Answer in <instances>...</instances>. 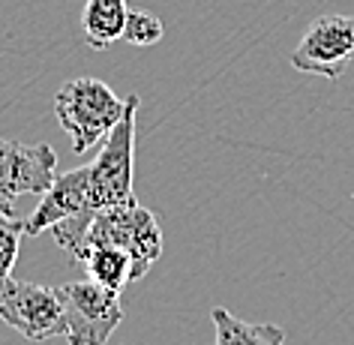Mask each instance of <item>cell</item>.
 Masks as SVG:
<instances>
[{
    "mask_svg": "<svg viewBox=\"0 0 354 345\" xmlns=\"http://www.w3.org/2000/svg\"><path fill=\"white\" fill-rule=\"evenodd\" d=\"M141 100L127 96V109L111 132L102 138L96 159L87 165V216H96L105 207L136 201L132 192V150H136V114Z\"/></svg>",
    "mask_w": 354,
    "mask_h": 345,
    "instance_id": "6da1fadb",
    "label": "cell"
},
{
    "mask_svg": "<svg viewBox=\"0 0 354 345\" xmlns=\"http://www.w3.org/2000/svg\"><path fill=\"white\" fill-rule=\"evenodd\" d=\"M127 100H120L100 78H73L55 96V118L73 141V153H87L120 120Z\"/></svg>",
    "mask_w": 354,
    "mask_h": 345,
    "instance_id": "7a4b0ae2",
    "label": "cell"
},
{
    "mask_svg": "<svg viewBox=\"0 0 354 345\" xmlns=\"http://www.w3.org/2000/svg\"><path fill=\"white\" fill-rule=\"evenodd\" d=\"M91 246H118V250H127L132 255V261H136L138 277H145L153 268V261H159V255H162V232H159L156 216L147 207H141L138 201H129V205L105 207L91 219L75 261Z\"/></svg>",
    "mask_w": 354,
    "mask_h": 345,
    "instance_id": "3957f363",
    "label": "cell"
},
{
    "mask_svg": "<svg viewBox=\"0 0 354 345\" xmlns=\"http://www.w3.org/2000/svg\"><path fill=\"white\" fill-rule=\"evenodd\" d=\"M64 304V336L69 345H105L123 321L120 295L96 286L93 279L57 286Z\"/></svg>",
    "mask_w": 354,
    "mask_h": 345,
    "instance_id": "277c9868",
    "label": "cell"
},
{
    "mask_svg": "<svg viewBox=\"0 0 354 345\" xmlns=\"http://www.w3.org/2000/svg\"><path fill=\"white\" fill-rule=\"evenodd\" d=\"M0 318L30 342L64 336V304L57 291L24 279H0Z\"/></svg>",
    "mask_w": 354,
    "mask_h": 345,
    "instance_id": "5b68a950",
    "label": "cell"
},
{
    "mask_svg": "<svg viewBox=\"0 0 354 345\" xmlns=\"http://www.w3.org/2000/svg\"><path fill=\"white\" fill-rule=\"evenodd\" d=\"M354 60V15H318L291 51V66L306 75L339 78Z\"/></svg>",
    "mask_w": 354,
    "mask_h": 345,
    "instance_id": "8992f818",
    "label": "cell"
},
{
    "mask_svg": "<svg viewBox=\"0 0 354 345\" xmlns=\"http://www.w3.org/2000/svg\"><path fill=\"white\" fill-rule=\"evenodd\" d=\"M57 178V153L48 144L0 138V198L42 196Z\"/></svg>",
    "mask_w": 354,
    "mask_h": 345,
    "instance_id": "52a82bcc",
    "label": "cell"
},
{
    "mask_svg": "<svg viewBox=\"0 0 354 345\" xmlns=\"http://www.w3.org/2000/svg\"><path fill=\"white\" fill-rule=\"evenodd\" d=\"M78 264L87 270V279H93L96 286L120 295L129 282L141 279L136 270V261L127 250H118V246H91V250L82 252Z\"/></svg>",
    "mask_w": 354,
    "mask_h": 345,
    "instance_id": "ba28073f",
    "label": "cell"
},
{
    "mask_svg": "<svg viewBox=\"0 0 354 345\" xmlns=\"http://www.w3.org/2000/svg\"><path fill=\"white\" fill-rule=\"evenodd\" d=\"M127 0H87L82 12V33L93 51H105L123 39L127 24Z\"/></svg>",
    "mask_w": 354,
    "mask_h": 345,
    "instance_id": "9c48e42d",
    "label": "cell"
},
{
    "mask_svg": "<svg viewBox=\"0 0 354 345\" xmlns=\"http://www.w3.org/2000/svg\"><path fill=\"white\" fill-rule=\"evenodd\" d=\"M216 339L214 345H286V330L277 324H252L232 315L228 309H210Z\"/></svg>",
    "mask_w": 354,
    "mask_h": 345,
    "instance_id": "30bf717a",
    "label": "cell"
},
{
    "mask_svg": "<svg viewBox=\"0 0 354 345\" xmlns=\"http://www.w3.org/2000/svg\"><path fill=\"white\" fill-rule=\"evenodd\" d=\"M162 21L156 19L153 12L147 10H129L127 12V24H123V39L129 42V46H138V48H147L153 46V42L162 39Z\"/></svg>",
    "mask_w": 354,
    "mask_h": 345,
    "instance_id": "8fae6325",
    "label": "cell"
},
{
    "mask_svg": "<svg viewBox=\"0 0 354 345\" xmlns=\"http://www.w3.org/2000/svg\"><path fill=\"white\" fill-rule=\"evenodd\" d=\"M24 237V223L15 216H0V279L12 277L15 259H19V246Z\"/></svg>",
    "mask_w": 354,
    "mask_h": 345,
    "instance_id": "7c38bea8",
    "label": "cell"
},
{
    "mask_svg": "<svg viewBox=\"0 0 354 345\" xmlns=\"http://www.w3.org/2000/svg\"><path fill=\"white\" fill-rule=\"evenodd\" d=\"M0 216H15L12 201H3V198H0Z\"/></svg>",
    "mask_w": 354,
    "mask_h": 345,
    "instance_id": "4fadbf2b",
    "label": "cell"
}]
</instances>
